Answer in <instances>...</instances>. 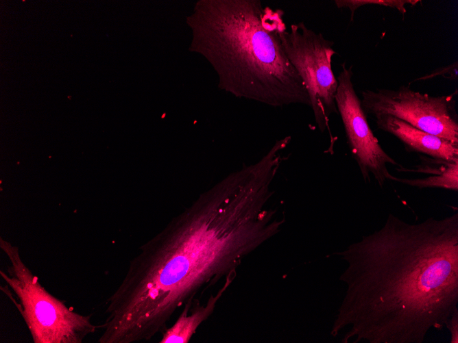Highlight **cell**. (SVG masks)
<instances>
[{
  "label": "cell",
  "instance_id": "12",
  "mask_svg": "<svg viewBox=\"0 0 458 343\" xmlns=\"http://www.w3.org/2000/svg\"><path fill=\"white\" fill-rule=\"evenodd\" d=\"M437 76H442L448 79L457 80V62L451 64L450 65L438 68L435 69L431 74L424 75L422 77L418 79V80H426L429 79Z\"/></svg>",
  "mask_w": 458,
  "mask_h": 343
},
{
  "label": "cell",
  "instance_id": "2",
  "mask_svg": "<svg viewBox=\"0 0 458 343\" xmlns=\"http://www.w3.org/2000/svg\"><path fill=\"white\" fill-rule=\"evenodd\" d=\"M346 285L330 330L341 342L422 343L458 309V213L379 229L335 253Z\"/></svg>",
  "mask_w": 458,
  "mask_h": 343
},
{
  "label": "cell",
  "instance_id": "8",
  "mask_svg": "<svg viewBox=\"0 0 458 343\" xmlns=\"http://www.w3.org/2000/svg\"><path fill=\"white\" fill-rule=\"evenodd\" d=\"M378 129L396 137L409 151L447 161H458V144L420 130L389 114L374 116Z\"/></svg>",
  "mask_w": 458,
  "mask_h": 343
},
{
  "label": "cell",
  "instance_id": "10",
  "mask_svg": "<svg viewBox=\"0 0 458 343\" xmlns=\"http://www.w3.org/2000/svg\"><path fill=\"white\" fill-rule=\"evenodd\" d=\"M422 162L413 169L402 167L401 171H412L430 175L422 179H402L392 176L391 181L419 188H435L458 190V161L451 162L420 156Z\"/></svg>",
  "mask_w": 458,
  "mask_h": 343
},
{
  "label": "cell",
  "instance_id": "11",
  "mask_svg": "<svg viewBox=\"0 0 458 343\" xmlns=\"http://www.w3.org/2000/svg\"><path fill=\"white\" fill-rule=\"evenodd\" d=\"M420 1L418 0H335L336 6L339 9L347 8L351 12V21L353 20L355 11L366 5H378L395 8L400 13L406 12V5H414Z\"/></svg>",
  "mask_w": 458,
  "mask_h": 343
},
{
  "label": "cell",
  "instance_id": "5",
  "mask_svg": "<svg viewBox=\"0 0 458 343\" xmlns=\"http://www.w3.org/2000/svg\"><path fill=\"white\" fill-rule=\"evenodd\" d=\"M284 51L307 90L315 120L321 132L329 118L338 114L335 95L338 81L332 70L334 42L308 28L304 22L293 23L279 34Z\"/></svg>",
  "mask_w": 458,
  "mask_h": 343
},
{
  "label": "cell",
  "instance_id": "6",
  "mask_svg": "<svg viewBox=\"0 0 458 343\" xmlns=\"http://www.w3.org/2000/svg\"><path fill=\"white\" fill-rule=\"evenodd\" d=\"M361 94V103L365 114L391 115L458 144L457 90L450 94L433 97L402 86L395 90H366Z\"/></svg>",
  "mask_w": 458,
  "mask_h": 343
},
{
  "label": "cell",
  "instance_id": "13",
  "mask_svg": "<svg viewBox=\"0 0 458 343\" xmlns=\"http://www.w3.org/2000/svg\"><path fill=\"white\" fill-rule=\"evenodd\" d=\"M450 334V343H458V309L455 310L445 324Z\"/></svg>",
  "mask_w": 458,
  "mask_h": 343
},
{
  "label": "cell",
  "instance_id": "3",
  "mask_svg": "<svg viewBox=\"0 0 458 343\" xmlns=\"http://www.w3.org/2000/svg\"><path fill=\"white\" fill-rule=\"evenodd\" d=\"M283 16L259 0H198L186 18L189 51L210 64L220 90L237 98L272 107L311 106L280 42Z\"/></svg>",
  "mask_w": 458,
  "mask_h": 343
},
{
  "label": "cell",
  "instance_id": "4",
  "mask_svg": "<svg viewBox=\"0 0 458 343\" xmlns=\"http://www.w3.org/2000/svg\"><path fill=\"white\" fill-rule=\"evenodd\" d=\"M0 247L9 264L1 277L17 297L9 296L25 322L34 343H82L97 331L91 315L67 307L39 282L23 261L19 248L0 239Z\"/></svg>",
  "mask_w": 458,
  "mask_h": 343
},
{
  "label": "cell",
  "instance_id": "9",
  "mask_svg": "<svg viewBox=\"0 0 458 343\" xmlns=\"http://www.w3.org/2000/svg\"><path fill=\"white\" fill-rule=\"evenodd\" d=\"M237 273L226 277L225 283L215 295L211 294L205 305H200L195 298L189 312H182L174 324L168 327L161 335L159 343H188L200 325L213 312L217 303L230 285Z\"/></svg>",
  "mask_w": 458,
  "mask_h": 343
},
{
  "label": "cell",
  "instance_id": "1",
  "mask_svg": "<svg viewBox=\"0 0 458 343\" xmlns=\"http://www.w3.org/2000/svg\"><path fill=\"white\" fill-rule=\"evenodd\" d=\"M280 164L270 154L228 174L139 249L106 301L99 343L149 341L206 285L237 273L242 260L285 223L267 207Z\"/></svg>",
  "mask_w": 458,
  "mask_h": 343
},
{
  "label": "cell",
  "instance_id": "7",
  "mask_svg": "<svg viewBox=\"0 0 458 343\" xmlns=\"http://www.w3.org/2000/svg\"><path fill=\"white\" fill-rule=\"evenodd\" d=\"M341 68L337 77L338 86L335 103L349 149L365 181H370L372 174L378 185L383 186L385 181L391 180L393 176L387 169V164H398L381 147L369 126L366 114L352 81V66L347 68L344 62Z\"/></svg>",
  "mask_w": 458,
  "mask_h": 343
}]
</instances>
